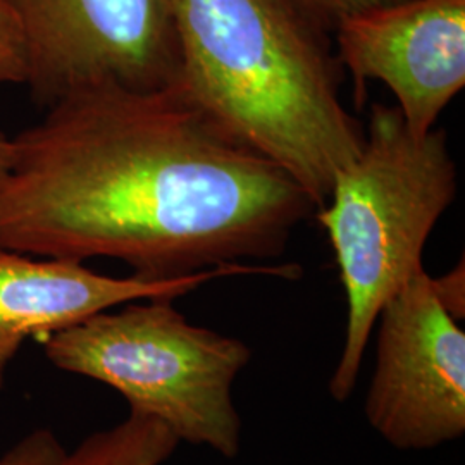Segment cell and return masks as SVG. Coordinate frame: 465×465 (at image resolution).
<instances>
[{
  "label": "cell",
  "instance_id": "1",
  "mask_svg": "<svg viewBox=\"0 0 465 465\" xmlns=\"http://www.w3.org/2000/svg\"><path fill=\"white\" fill-rule=\"evenodd\" d=\"M316 213L284 169L224 132L182 84L71 94L13 138L0 249L116 259L150 282L280 257Z\"/></svg>",
  "mask_w": 465,
  "mask_h": 465
},
{
  "label": "cell",
  "instance_id": "2",
  "mask_svg": "<svg viewBox=\"0 0 465 465\" xmlns=\"http://www.w3.org/2000/svg\"><path fill=\"white\" fill-rule=\"evenodd\" d=\"M184 92L217 124L284 169L316 205L366 130L340 94L322 26L292 0H171Z\"/></svg>",
  "mask_w": 465,
  "mask_h": 465
},
{
  "label": "cell",
  "instance_id": "3",
  "mask_svg": "<svg viewBox=\"0 0 465 465\" xmlns=\"http://www.w3.org/2000/svg\"><path fill=\"white\" fill-rule=\"evenodd\" d=\"M447 134H412L399 107L374 104L364 145L334 178L317 223L328 232L347 297V330L330 393L351 397L384 303L422 271V252L457 195Z\"/></svg>",
  "mask_w": 465,
  "mask_h": 465
},
{
  "label": "cell",
  "instance_id": "4",
  "mask_svg": "<svg viewBox=\"0 0 465 465\" xmlns=\"http://www.w3.org/2000/svg\"><path fill=\"white\" fill-rule=\"evenodd\" d=\"M174 300H138L109 309L44 340L61 371L114 388L140 412L190 445L234 459L242 417L232 384L252 350L238 338L192 324Z\"/></svg>",
  "mask_w": 465,
  "mask_h": 465
},
{
  "label": "cell",
  "instance_id": "5",
  "mask_svg": "<svg viewBox=\"0 0 465 465\" xmlns=\"http://www.w3.org/2000/svg\"><path fill=\"white\" fill-rule=\"evenodd\" d=\"M28 44V78L45 107L99 86L178 84L171 0H11Z\"/></svg>",
  "mask_w": 465,
  "mask_h": 465
},
{
  "label": "cell",
  "instance_id": "6",
  "mask_svg": "<svg viewBox=\"0 0 465 465\" xmlns=\"http://www.w3.org/2000/svg\"><path fill=\"white\" fill-rule=\"evenodd\" d=\"M376 366L367 420L405 451L457 441L465 432V332L436 297L422 269L378 316Z\"/></svg>",
  "mask_w": 465,
  "mask_h": 465
},
{
  "label": "cell",
  "instance_id": "7",
  "mask_svg": "<svg viewBox=\"0 0 465 465\" xmlns=\"http://www.w3.org/2000/svg\"><path fill=\"white\" fill-rule=\"evenodd\" d=\"M332 30L357 102L369 80L382 82L412 134H430L464 88L465 0H399L343 17Z\"/></svg>",
  "mask_w": 465,
  "mask_h": 465
},
{
  "label": "cell",
  "instance_id": "8",
  "mask_svg": "<svg viewBox=\"0 0 465 465\" xmlns=\"http://www.w3.org/2000/svg\"><path fill=\"white\" fill-rule=\"evenodd\" d=\"M236 274L284 276L276 264H234L192 276L150 282L140 276L113 278L78 261L34 259L0 249V391L7 367L28 338H49L104 311L138 300H176L205 282Z\"/></svg>",
  "mask_w": 465,
  "mask_h": 465
},
{
  "label": "cell",
  "instance_id": "9",
  "mask_svg": "<svg viewBox=\"0 0 465 465\" xmlns=\"http://www.w3.org/2000/svg\"><path fill=\"white\" fill-rule=\"evenodd\" d=\"M180 440L153 417L130 412L114 428L95 432L67 451L64 465H163Z\"/></svg>",
  "mask_w": 465,
  "mask_h": 465
},
{
  "label": "cell",
  "instance_id": "10",
  "mask_svg": "<svg viewBox=\"0 0 465 465\" xmlns=\"http://www.w3.org/2000/svg\"><path fill=\"white\" fill-rule=\"evenodd\" d=\"M28 44L11 0H0V84H26Z\"/></svg>",
  "mask_w": 465,
  "mask_h": 465
},
{
  "label": "cell",
  "instance_id": "11",
  "mask_svg": "<svg viewBox=\"0 0 465 465\" xmlns=\"http://www.w3.org/2000/svg\"><path fill=\"white\" fill-rule=\"evenodd\" d=\"M67 451L49 430H36L0 457V465H64Z\"/></svg>",
  "mask_w": 465,
  "mask_h": 465
},
{
  "label": "cell",
  "instance_id": "12",
  "mask_svg": "<svg viewBox=\"0 0 465 465\" xmlns=\"http://www.w3.org/2000/svg\"><path fill=\"white\" fill-rule=\"evenodd\" d=\"M322 28H334L343 17L399 0H292Z\"/></svg>",
  "mask_w": 465,
  "mask_h": 465
},
{
  "label": "cell",
  "instance_id": "13",
  "mask_svg": "<svg viewBox=\"0 0 465 465\" xmlns=\"http://www.w3.org/2000/svg\"><path fill=\"white\" fill-rule=\"evenodd\" d=\"M432 288L445 311L455 321L464 319L465 314V272L464 261L453 267L445 276L432 278Z\"/></svg>",
  "mask_w": 465,
  "mask_h": 465
},
{
  "label": "cell",
  "instance_id": "14",
  "mask_svg": "<svg viewBox=\"0 0 465 465\" xmlns=\"http://www.w3.org/2000/svg\"><path fill=\"white\" fill-rule=\"evenodd\" d=\"M13 163V140L0 134V182L5 178Z\"/></svg>",
  "mask_w": 465,
  "mask_h": 465
}]
</instances>
